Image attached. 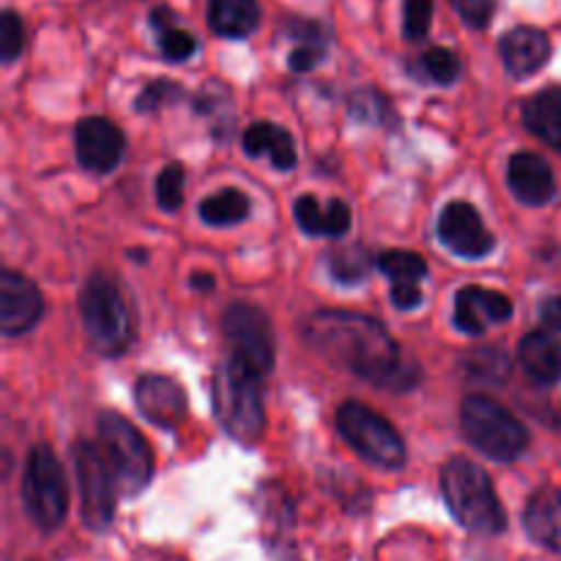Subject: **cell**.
<instances>
[{
  "label": "cell",
  "mask_w": 561,
  "mask_h": 561,
  "mask_svg": "<svg viewBox=\"0 0 561 561\" xmlns=\"http://www.w3.org/2000/svg\"><path fill=\"white\" fill-rule=\"evenodd\" d=\"M301 337L318 356L378 387H409L416 373L381 321L351 310H318L301 323Z\"/></svg>",
  "instance_id": "1"
},
{
  "label": "cell",
  "mask_w": 561,
  "mask_h": 561,
  "mask_svg": "<svg viewBox=\"0 0 561 561\" xmlns=\"http://www.w3.org/2000/svg\"><path fill=\"white\" fill-rule=\"evenodd\" d=\"M442 493L447 510L463 529L496 537L507 531V513L496 496L493 480L474 460L455 455L442 466Z\"/></svg>",
  "instance_id": "2"
},
{
  "label": "cell",
  "mask_w": 561,
  "mask_h": 561,
  "mask_svg": "<svg viewBox=\"0 0 561 561\" xmlns=\"http://www.w3.org/2000/svg\"><path fill=\"white\" fill-rule=\"evenodd\" d=\"M261 378L233 356L214 373V416L222 431L241 444H257L266 431Z\"/></svg>",
  "instance_id": "3"
},
{
  "label": "cell",
  "mask_w": 561,
  "mask_h": 561,
  "mask_svg": "<svg viewBox=\"0 0 561 561\" xmlns=\"http://www.w3.org/2000/svg\"><path fill=\"white\" fill-rule=\"evenodd\" d=\"M80 318L91 348L102 356H121L135 340L131 312L113 277L96 272L80 290Z\"/></svg>",
  "instance_id": "4"
},
{
  "label": "cell",
  "mask_w": 561,
  "mask_h": 561,
  "mask_svg": "<svg viewBox=\"0 0 561 561\" xmlns=\"http://www.w3.org/2000/svg\"><path fill=\"white\" fill-rule=\"evenodd\" d=\"M460 431L477 453L496 463H513L529 449L524 422L485 394H466L460 403Z\"/></svg>",
  "instance_id": "5"
},
{
  "label": "cell",
  "mask_w": 561,
  "mask_h": 561,
  "mask_svg": "<svg viewBox=\"0 0 561 561\" xmlns=\"http://www.w3.org/2000/svg\"><path fill=\"white\" fill-rule=\"evenodd\" d=\"M99 449L107 458L121 496H137L153 477V453L146 436L126 416L104 411L99 416Z\"/></svg>",
  "instance_id": "6"
},
{
  "label": "cell",
  "mask_w": 561,
  "mask_h": 561,
  "mask_svg": "<svg viewBox=\"0 0 561 561\" xmlns=\"http://www.w3.org/2000/svg\"><path fill=\"white\" fill-rule=\"evenodd\" d=\"M337 431L351 449L367 463L383 471H398L405 463V442L392 422L359 400H348L337 411Z\"/></svg>",
  "instance_id": "7"
},
{
  "label": "cell",
  "mask_w": 561,
  "mask_h": 561,
  "mask_svg": "<svg viewBox=\"0 0 561 561\" xmlns=\"http://www.w3.org/2000/svg\"><path fill=\"white\" fill-rule=\"evenodd\" d=\"M22 507L42 531H55L69 513L64 466L49 447H33L22 474Z\"/></svg>",
  "instance_id": "8"
},
{
  "label": "cell",
  "mask_w": 561,
  "mask_h": 561,
  "mask_svg": "<svg viewBox=\"0 0 561 561\" xmlns=\"http://www.w3.org/2000/svg\"><path fill=\"white\" fill-rule=\"evenodd\" d=\"M75 469L82 499V524L93 531H104L113 524L115 496H118L121 491L107 458H104V453L99 449V444H75Z\"/></svg>",
  "instance_id": "9"
},
{
  "label": "cell",
  "mask_w": 561,
  "mask_h": 561,
  "mask_svg": "<svg viewBox=\"0 0 561 561\" xmlns=\"http://www.w3.org/2000/svg\"><path fill=\"white\" fill-rule=\"evenodd\" d=\"M222 334L230 343L233 359L250 367L257 376H268L274 367V332L268 316L255 305L247 301H233L222 312Z\"/></svg>",
  "instance_id": "10"
},
{
  "label": "cell",
  "mask_w": 561,
  "mask_h": 561,
  "mask_svg": "<svg viewBox=\"0 0 561 561\" xmlns=\"http://www.w3.org/2000/svg\"><path fill=\"white\" fill-rule=\"evenodd\" d=\"M436 236L453 255L463 261H482L496 250V239L482 222L480 211L466 201H453L442 208Z\"/></svg>",
  "instance_id": "11"
},
{
  "label": "cell",
  "mask_w": 561,
  "mask_h": 561,
  "mask_svg": "<svg viewBox=\"0 0 561 561\" xmlns=\"http://www.w3.org/2000/svg\"><path fill=\"white\" fill-rule=\"evenodd\" d=\"M77 162L88 173H113L126 153V137L118 124L107 118H82L75 129Z\"/></svg>",
  "instance_id": "12"
},
{
  "label": "cell",
  "mask_w": 561,
  "mask_h": 561,
  "mask_svg": "<svg viewBox=\"0 0 561 561\" xmlns=\"http://www.w3.org/2000/svg\"><path fill=\"white\" fill-rule=\"evenodd\" d=\"M44 316V296L25 274L5 268L0 274V332L5 337L31 332Z\"/></svg>",
  "instance_id": "13"
},
{
  "label": "cell",
  "mask_w": 561,
  "mask_h": 561,
  "mask_svg": "<svg viewBox=\"0 0 561 561\" xmlns=\"http://www.w3.org/2000/svg\"><path fill=\"white\" fill-rule=\"evenodd\" d=\"M513 318V299L502 290L466 285L455 296V327L469 337H480L488 327H499Z\"/></svg>",
  "instance_id": "14"
},
{
  "label": "cell",
  "mask_w": 561,
  "mask_h": 561,
  "mask_svg": "<svg viewBox=\"0 0 561 561\" xmlns=\"http://www.w3.org/2000/svg\"><path fill=\"white\" fill-rule=\"evenodd\" d=\"M135 405L151 425L175 431L186 420V394L181 383L168 376H142L135 383Z\"/></svg>",
  "instance_id": "15"
},
{
  "label": "cell",
  "mask_w": 561,
  "mask_h": 561,
  "mask_svg": "<svg viewBox=\"0 0 561 561\" xmlns=\"http://www.w3.org/2000/svg\"><path fill=\"white\" fill-rule=\"evenodd\" d=\"M507 186L515 201L529 208L548 206L557 197V179L553 170L540 153L518 151L507 162Z\"/></svg>",
  "instance_id": "16"
},
{
  "label": "cell",
  "mask_w": 561,
  "mask_h": 561,
  "mask_svg": "<svg viewBox=\"0 0 561 561\" xmlns=\"http://www.w3.org/2000/svg\"><path fill=\"white\" fill-rule=\"evenodd\" d=\"M376 266L389 277V299L398 310L409 312L422 305V279L427 277L425 257L411 250H387L376 257Z\"/></svg>",
  "instance_id": "17"
},
{
  "label": "cell",
  "mask_w": 561,
  "mask_h": 561,
  "mask_svg": "<svg viewBox=\"0 0 561 561\" xmlns=\"http://www.w3.org/2000/svg\"><path fill=\"white\" fill-rule=\"evenodd\" d=\"M553 47L546 31L531 25H518L504 33L499 42V55H502L504 69L513 77H531L548 64Z\"/></svg>",
  "instance_id": "18"
},
{
  "label": "cell",
  "mask_w": 561,
  "mask_h": 561,
  "mask_svg": "<svg viewBox=\"0 0 561 561\" xmlns=\"http://www.w3.org/2000/svg\"><path fill=\"white\" fill-rule=\"evenodd\" d=\"M520 370L537 383V387H557L561 383V343L548 329L529 332L518 345Z\"/></svg>",
  "instance_id": "19"
},
{
  "label": "cell",
  "mask_w": 561,
  "mask_h": 561,
  "mask_svg": "<svg viewBox=\"0 0 561 561\" xmlns=\"http://www.w3.org/2000/svg\"><path fill=\"white\" fill-rule=\"evenodd\" d=\"M241 146H244V153L252 159L266 157L272 162L274 170H288L296 168L299 157H296V142L290 137L288 129L272 124V121H257V124L247 126L244 137H241Z\"/></svg>",
  "instance_id": "20"
},
{
  "label": "cell",
  "mask_w": 561,
  "mask_h": 561,
  "mask_svg": "<svg viewBox=\"0 0 561 561\" xmlns=\"http://www.w3.org/2000/svg\"><path fill=\"white\" fill-rule=\"evenodd\" d=\"M524 529L537 546L561 553V491L540 488L524 510Z\"/></svg>",
  "instance_id": "21"
},
{
  "label": "cell",
  "mask_w": 561,
  "mask_h": 561,
  "mask_svg": "<svg viewBox=\"0 0 561 561\" xmlns=\"http://www.w3.org/2000/svg\"><path fill=\"white\" fill-rule=\"evenodd\" d=\"M524 126L537 140L561 151V85H548L526 99Z\"/></svg>",
  "instance_id": "22"
},
{
  "label": "cell",
  "mask_w": 561,
  "mask_h": 561,
  "mask_svg": "<svg viewBox=\"0 0 561 561\" xmlns=\"http://www.w3.org/2000/svg\"><path fill=\"white\" fill-rule=\"evenodd\" d=\"M208 25L222 38H247L261 25L257 0H208Z\"/></svg>",
  "instance_id": "23"
},
{
  "label": "cell",
  "mask_w": 561,
  "mask_h": 561,
  "mask_svg": "<svg viewBox=\"0 0 561 561\" xmlns=\"http://www.w3.org/2000/svg\"><path fill=\"white\" fill-rule=\"evenodd\" d=\"M290 38H296V47L290 49L288 66L294 71H312L323 64L329 49V27L316 20H290Z\"/></svg>",
  "instance_id": "24"
},
{
  "label": "cell",
  "mask_w": 561,
  "mask_h": 561,
  "mask_svg": "<svg viewBox=\"0 0 561 561\" xmlns=\"http://www.w3.org/2000/svg\"><path fill=\"white\" fill-rule=\"evenodd\" d=\"M151 27L157 31L159 53L170 64H184V60H190L197 53L195 36L175 25V14L168 5H159L157 11H151Z\"/></svg>",
  "instance_id": "25"
},
{
  "label": "cell",
  "mask_w": 561,
  "mask_h": 561,
  "mask_svg": "<svg viewBox=\"0 0 561 561\" xmlns=\"http://www.w3.org/2000/svg\"><path fill=\"white\" fill-rule=\"evenodd\" d=\"M197 214L211 228H230L250 217V197L236 186H228V190H219L217 195L203 197Z\"/></svg>",
  "instance_id": "26"
},
{
  "label": "cell",
  "mask_w": 561,
  "mask_h": 561,
  "mask_svg": "<svg viewBox=\"0 0 561 561\" xmlns=\"http://www.w3.org/2000/svg\"><path fill=\"white\" fill-rule=\"evenodd\" d=\"M411 75L425 85H453L460 77V58L449 47H431L411 64Z\"/></svg>",
  "instance_id": "27"
},
{
  "label": "cell",
  "mask_w": 561,
  "mask_h": 561,
  "mask_svg": "<svg viewBox=\"0 0 561 561\" xmlns=\"http://www.w3.org/2000/svg\"><path fill=\"white\" fill-rule=\"evenodd\" d=\"M327 266H329V274H332L337 283L343 285L362 283L373 268V252L362 244L340 247V250L329 252Z\"/></svg>",
  "instance_id": "28"
},
{
  "label": "cell",
  "mask_w": 561,
  "mask_h": 561,
  "mask_svg": "<svg viewBox=\"0 0 561 561\" xmlns=\"http://www.w3.org/2000/svg\"><path fill=\"white\" fill-rule=\"evenodd\" d=\"M466 373L474 381L482 383H502L510 378V356L499 348H482L466 356Z\"/></svg>",
  "instance_id": "29"
},
{
  "label": "cell",
  "mask_w": 561,
  "mask_h": 561,
  "mask_svg": "<svg viewBox=\"0 0 561 561\" xmlns=\"http://www.w3.org/2000/svg\"><path fill=\"white\" fill-rule=\"evenodd\" d=\"M294 217L296 225L301 228V233L312 236H329V214H327V203H318L316 195H301L299 201L294 203Z\"/></svg>",
  "instance_id": "30"
},
{
  "label": "cell",
  "mask_w": 561,
  "mask_h": 561,
  "mask_svg": "<svg viewBox=\"0 0 561 561\" xmlns=\"http://www.w3.org/2000/svg\"><path fill=\"white\" fill-rule=\"evenodd\" d=\"M181 203H184V168L175 162L157 175V206L173 214L179 211Z\"/></svg>",
  "instance_id": "31"
},
{
  "label": "cell",
  "mask_w": 561,
  "mask_h": 561,
  "mask_svg": "<svg viewBox=\"0 0 561 561\" xmlns=\"http://www.w3.org/2000/svg\"><path fill=\"white\" fill-rule=\"evenodd\" d=\"M25 47V25L16 16V11H3L0 16V60L3 64H14Z\"/></svg>",
  "instance_id": "32"
},
{
  "label": "cell",
  "mask_w": 561,
  "mask_h": 561,
  "mask_svg": "<svg viewBox=\"0 0 561 561\" xmlns=\"http://www.w3.org/2000/svg\"><path fill=\"white\" fill-rule=\"evenodd\" d=\"M433 25V0H405L403 33L409 42H422Z\"/></svg>",
  "instance_id": "33"
},
{
  "label": "cell",
  "mask_w": 561,
  "mask_h": 561,
  "mask_svg": "<svg viewBox=\"0 0 561 561\" xmlns=\"http://www.w3.org/2000/svg\"><path fill=\"white\" fill-rule=\"evenodd\" d=\"M351 115L359 121H370V124H383V121H392L389 102L378 91H370V88L351 96Z\"/></svg>",
  "instance_id": "34"
},
{
  "label": "cell",
  "mask_w": 561,
  "mask_h": 561,
  "mask_svg": "<svg viewBox=\"0 0 561 561\" xmlns=\"http://www.w3.org/2000/svg\"><path fill=\"white\" fill-rule=\"evenodd\" d=\"M449 3H453L455 14L474 31H485L499 9V0H449Z\"/></svg>",
  "instance_id": "35"
},
{
  "label": "cell",
  "mask_w": 561,
  "mask_h": 561,
  "mask_svg": "<svg viewBox=\"0 0 561 561\" xmlns=\"http://www.w3.org/2000/svg\"><path fill=\"white\" fill-rule=\"evenodd\" d=\"M181 93L184 91H181V85H175L173 80H153L142 88L135 107L140 110V113H151V110L164 107V104H173L175 99H181Z\"/></svg>",
  "instance_id": "36"
},
{
  "label": "cell",
  "mask_w": 561,
  "mask_h": 561,
  "mask_svg": "<svg viewBox=\"0 0 561 561\" xmlns=\"http://www.w3.org/2000/svg\"><path fill=\"white\" fill-rule=\"evenodd\" d=\"M540 323L548 332L561 334V296H548L540 305Z\"/></svg>",
  "instance_id": "37"
},
{
  "label": "cell",
  "mask_w": 561,
  "mask_h": 561,
  "mask_svg": "<svg viewBox=\"0 0 561 561\" xmlns=\"http://www.w3.org/2000/svg\"><path fill=\"white\" fill-rule=\"evenodd\" d=\"M192 285H195V288H201V290H211L214 279H211V274H195V277H192Z\"/></svg>",
  "instance_id": "38"
}]
</instances>
